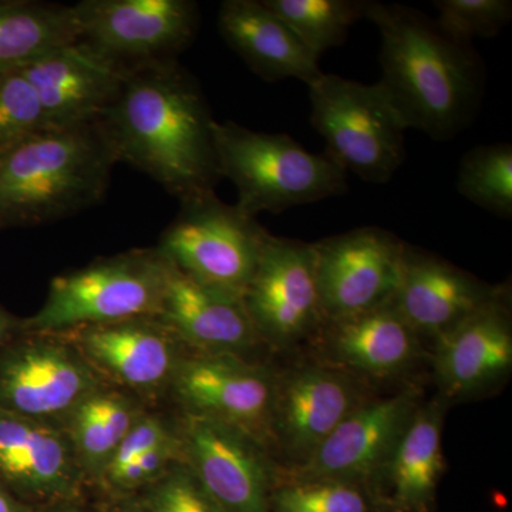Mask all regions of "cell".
<instances>
[{
    "mask_svg": "<svg viewBox=\"0 0 512 512\" xmlns=\"http://www.w3.org/2000/svg\"><path fill=\"white\" fill-rule=\"evenodd\" d=\"M20 325H22V320H18L15 316L10 315V313L0 305V352L22 332Z\"/></svg>",
    "mask_w": 512,
    "mask_h": 512,
    "instance_id": "cell-34",
    "label": "cell"
},
{
    "mask_svg": "<svg viewBox=\"0 0 512 512\" xmlns=\"http://www.w3.org/2000/svg\"><path fill=\"white\" fill-rule=\"evenodd\" d=\"M276 372L232 353H185L170 393L181 412L221 421L271 450Z\"/></svg>",
    "mask_w": 512,
    "mask_h": 512,
    "instance_id": "cell-12",
    "label": "cell"
},
{
    "mask_svg": "<svg viewBox=\"0 0 512 512\" xmlns=\"http://www.w3.org/2000/svg\"><path fill=\"white\" fill-rule=\"evenodd\" d=\"M0 484L32 507L83 498L87 487L63 429L2 410Z\"/></svg>",
    "mask_w": 512,
    "mask_h": 512,
    "instance_id": "cell-18",
    "label": "cell"
},
{
    "mask_svg": "<svg viewBox=\"0 0 512 512\" xmlns=\"http://www.w3.org/2000/svg\"><path fill=\"white\" fill-rule=\"evenodd\" d=\"M372 397L365 380L316 357L276 372L272 454L281 467L302 466L349 414Z\"/></svg>",
    "mask_w": 512,
    "mask_h": 512,
    "instance_id": "cell-9",
    "label": "cell"
},
{
    "mask_svg": "<svg viewBox=\"0 0 512 512\" xmlns=\"http://www.w3.org/2000/svg\"><path fill=\"white\" fill-rule=\"evenodd\" d=\"M218 28L225 42L266 82L298 79L309 87L323 76L319 59L264 0H225Z\"/></svg>",
    "mask_w": 512,
    "mask_h": 512,
    "instance_id": "cell-24",
    "label": "cell"
},
{
    "mask_svg": "<svg viewBox=\"0 0 512 512\" xmlns=\"http://www.w3.org/2000/svg\"><path fill=\"white\" fill-rule=\"evenodd\" d=\"M365 18L379 29L380 84L406 127L439 141L457 136L473 120L483 86L473 47L407 6L367 2Z\"/></svg>",
    "mask_w": 512,
    "mask_h": 512,
    "instance_id": "cell-2",
    "label": "cell"
},
{
    "mask_svg": "<svg viewBox=\"0 0 512 512\" xmlns=\"http://www.w3.org/2000/svg\"><path fill=\"white\" fill-rule=\"evenodd\" d=\"M434 380L448 403L476 399L507 382L512 370L511 289L433 342Z\"/></svg>",
    "mask_w": 512,
    "mask_h": 512,
    "instance_id": "cell-16",
    "label": "cell"
},
{
    "mask_svg": "<svg viewBox=\"0 0 512 512\" xmlns=\"http://www.w3.org/2000/svg\"><path fill=\"white\" fill-rule=\"evenodd\" d=\"M99 510L100 512H147L140 501L137 500L136 495L106 498V503Z\"/></svg>",
    "mask_w": 512,
    "mask_h": 512,
    "instance_id": "cell-35",
    "label": "cell"
},
{
    "mask_svg": "<svg viewBox=\"0 0 512 512\" xmlns=\"http://www.w3.org/2000/svg\"><path fill=\"white\" fill-rule=\"evenodd\" d=\"M212 131L221 177L237 187L235 205L249 217L348 190V173L332 157L311 153L288 134L259 133L234 121H215Z\"/></svg>",
    "mask_w": 512,
    "mask_h": 512,
    "instance_id": "cell-4",
    "label": "cell"
},
{
    "mask_svg": "<svg viewBox=\"0 0 512 512\" xmlns=\"http://www.w3.org/2000/svg\"><path fill=\"white\" fill-rule=\"evenodd\" d=\"M119 163L130 164L184 201L221 180L215 120L200 84L177 60L127 67L100 117Z\"/></svg>",
    "mask_w": 512,
    "mask_h": 512,
    "instance_id": "cell-1",
    "label": "cell"
},
{
    "mask_svg": "<svg viewBox=\"0 0 512 512\" xmlns=\"http://www.w3.org/2000/svg\"><path fill=\"white\" fill-rule=\"evenodd\" d=\"M181 463L224 512H269V498L281 464L251 434L181 412L175 421Z\"/></svg>",
    "mask_w": 512,
    "mask_h": 512,
    "instance_id": "cell-10",
    "label": "cell"
},
{
    "mask_svg": "<svg viewBox=\"0 0 512 512\" xmlns=\"http://www.w3.org/2000/svg\"><path fill=\"white\" fill-rule=\"evenodd\" d=\"M313 247L323 318L356 315L392 301L406 249L392 232L357 228Z\"/></svg>",
    "mask_w": 512,
    "mask_h": 512,
    "instance_id": "cell-15",
    "label": "cell"
},
{
    "mask_svg": "<svg viewBox=\"0 0 512 512\" xmlns=\"http://www.w3.org/2000/svg\"><path fill=\"white\" fill-rule=\"evenodd\" d=\"M45 127L39 96L25 74L0 72V156Z\"/></svg>",
    "mask_w": 512,
    "mask_h": 512,
    "instance_id": "cell-30",
    "label": "cell"
},
{
    "mask_svg": "<svg viewBox=\"0 0 512 512\" xmlns=\"http://www.w3.org/2000/svg\"><path fill=\"white\" fill-rule=\"evenodd\" d=\"M311 342L316 359L367 383L404 376L424 356L423 340L390 302L372 311L323 320Z\"/></svg>",
    "mask_w": 512,
    "mask_h": 512,
    "instance_id": "cell-20",
    "label": "cell"
},
{
    "mask_svg": "<svg viewBox=\"0 0 512 512\" xmlns=\"http://www.w3.org/2000/svg\"><path fill=\"white\" fill-rule=\"evenodd\" d=\"M311 123L326 154L369 183H387L402 167L406 127L382 84L325 74L309 86Z\"/></svg>",
    "mask_w": 512,
    "mask_h": 512,
    "instance_id": "cell-6",
    "label": "cell"
},
{
    "mask_svg": "<svg viewBox=\"0 0 512 512\" xmlns=\"http://www.w3.org/2000/svg\"><path fill=\"white\" fill-rule=\"evenodd\" d=\"M170 259L160 248L133 249L101 258L52 279L42 308L22 320L30 333H60L82 326L156 316Z\"/></svg>",
    "mask_w": 512,
    "mask_h": 512,
    "instance_id": "cell-5",
    "label": "cell"
},
{
    "mask_svg": "<svg viewBox=\"0 0 512 512\" xmlns=\"http://www.w3.org/2000/svg\"><path fill=\"white\" fill-rule=\"evenodd\" d=\"M434 5L439 10L434 22L441 32L468 45L474 37L497 35L512 16L510 0H439Z\"/></svg>",
    "mask_w": 512,
    "mask_h": 512,
    "instance_id": "cell-31",
    "label": "cell"
},
{
    "mask_svg": "<svg viewBox=\"0 0 512 512\" xmlns=\"http://www.w3.org/2000/svg\"><path fill=\"white\" fill-rule=\"evenodd\" d=\"M457 191L483 210L511 218V144H488L468 151L458 168Z\"/></svg>",
    "mask_w": 512,
    "mask_h": 512,
    "instance_id": "cell-29",
    "label": "cell"
},
{
    "mask_svg": "<svg viewBox=\"0 0 512 512\" xmlns=\"http://www.w3.org/2000/svg\"><path fill=\"white\" fill-rule=\"evenodd\" d=\"M74 10L82 40L126 67L177 60L200 25L191 0H84Z\"/></svg>",
    "mask_w": 512,
    "mask_h": 512,
    "instance_id": "cell-13",
    "label": "cell"
},
{
    "mask_svg": "<svg viewBox=\"0 0 512 512\" xmlns=\"http://www.w3.org/2000/svg\"><path fill=\"white\" fill-rule=\"evenodd\" d=\"M103 377L62 333L20 332L0 352V410L62 429Z\"/></svg>",
    "mask_w": 512,
    "mask_h": 512,
    "instance_id": "cell-8",
    "label": "cell"
},
{
    "mask_svg": "<svg viewBox=\"0 0 512 512\" xmlns=\"http://www.w3.org/2000/svg\"><path fill=\"white\" fill-rule=\"evenodd\" d=\"M451 404L439 393L420 404L370 484L377 512H434L446 473L443 429Z\"/></svg>",
    "mask_w": 512,
    "mask_h": 512,
    "instance_id": "cell-22",
    "label": "cell"
},
{
    "mask_svg": "<svg viewBox=\"0 0 512 512\" xmlns=\"http://www.w3.org/2000/svg\"><path fill=\"white\" fill-rule=\"evenodd\" d=\"M421 403L423 392L417 386L383 399L372 397L349 414L306 463L281 467L282 471L296 477L349 481L369 491Z\"/></svg>",
    "mask_w": 512,
    "mask_h": 512,
    "instance_id": "cell-17",
    "label": "cell"
},
{
    "mask_svg": "<svg viewBox=\"0 0 512 512\" xmlns=\"http://www.w3.org/2000/svg\"><path fill=\"white\" fill-rule=\"evenodd\" d=\"M30 512H100V510H93L92 507L84 503L83 498H77V500H60L35 505Z\"/></svg>",
    "mask_w": 512,
    "mask_h": 512,
    "instance_id": "cell-33",
    "label": "cell"
},
{
    "mask_svg": "<svg viewBox=\"0 0 512 512\" xmlns=\"http://www.w3.org/2000/svg\"><path fill=\"white\" fill-rule=\"evenodd\" d=\"M180 204L158 248L194 281L242 298L271 234L215 191Z\"/></svg>",
    "mask_w": 512,
    "mask_h": 512,
    "instance_id": "cell-7",
    "label": "cell"
},
{
    "mask_svg": "<svg viewBox=\"0 0 512 512\" xmlns=\"http://www.w3.org/2000/svg\"><path fill=\"white\" fill-rule=\"evenodd\" d=\"M319 59L345 43L350 28L365 18L367 2L353 0H264Z\"/></svg>",
    "mask_w": 512,
    "mask_h": 512,
    "instance_id": "cell-27",
    "label": "cell"
},
{
    "mask_svg": "<svg viewBox=\"0 0 512 512\" xmlns=\"http://www.w3.org/2000/svg\"><path fill=\"white\" fill-rule=\"evenodd\" d=\"M156 318L190 352L245 357L261 345L242 298L194 281L171 261Z\"/></svg>",
    "mask_w": 512,
    "mask_h": 512,
    "instance_id": "cell-23",
    "label": "cell"
},
{
    "mask_svg": "<svg viewBox=\"0 0 512 512\" xmlns=\"http://www.w3.org/2000/svg\"><path fill=\"white\" fill-rule=\"evenodd\" d=\"M42 104L46 127L100 120L119 93L127 67L80 39L20 67Z\"/></svg>",
    "mask_w": 512,
    "mask_h": 512,
    "instance_id": "cell-19",
    "label": "cell"
},
{
    "mask_svg": "<svg viewBox=\"0 0 512 512\" xmlns=\"http://www.w3.org/2000/svg\"><path fill=\"white\" fill-rule=\"evenodd\" d=\"M136 497L147 512H224L181 461Z\"/></svg>",
    "mask_w": 512,
    "mask_h": 512,
    "instance_id": "cell-32",
    "label": "cell"
},
{
    "mask_svg": "<svg viewBox=\"0 0 512 512\" xmlns=\"http://www.w3.org/2000/svg\"><path fill=\"white\" fill-rule=\"evenodd\" d=\"M82 353L104 382L151 402L170 392L171 380L188 352L154 316L82 326L60 332Z\"/></svg>",
    "mask_w": 512,
    "mask_h": 512,
    "instance_id": "cell-14",
    "label": "cell"
},
{
    "mask_svg": "<svg viewBox=\"0 0 512 512\" xmlns=\"http://www.w3.org/2000/svg\"><path fill=\"white\" fill-rule=\"evenodd\" d=\"M80 39L74 6L0 0V72L20 69Z\"/></svg>",
    "mask_w": 512,
    "mask_h": 512,
    "instance_id": "cell-26",
    "label": "cell"
},
{
    "mask_svg": "<svg viewBox=\"0 0 512 512\" xmlns=\"http://www.w3.org/2000/svg\"><path fill=\"white\" fill-rule=\"evenodd\" d=\"M117 163L99 120L42 128L0 156V229L52 224L94 207Z\"/></svg>",
    "mask_w": 512,
    "mask_h": 512,
    "instance_id": "cell-3",
    "label": "cell"
},
{
    "mask_svg": "<svg viewBox=\"0 0 512 512\" xmlns=\"http://www.w3.org/2000/svg\"><path fill=\"white\" fill-rule=\"evenodd\" d=\"M269 512H377L363 485L333 478L291 476L279 470Z\"/></svg>",
    "mask_w": 512,
    "mask_h": 512,
    "instance_id": "cell-28",
    "label": "cell"
},
{
    "mask_svg": "<svg viewBox=\"0 0 512 512\" xmlns=\"http://www.w3.org/2000/svg\"><path fill=\"white\" fill-rule=\"evenodd\" d=\"M242 302L264 345L289 350L312 340L325 320L313 244L269 235Z\"/></svg>",
    "mask_w": 512,
    "mask_h": 512,
    "instance_id": "cell-11",
    "label": "cell"
},
{
    "mask_svg": "<svg viewBox=\"0 0 512 512\" xmlns=\"http://www.w3.org/2000/svg\"><path fill=\"white\" fill-rule=\"evenodd\" d=\"M146 410L138 397L106 384L67 416L62 429L87 485L97 487L121 441Z\"/></svg>",
    "mask_w": 512,
    "mask_h": 512,
    "instance_id": "cell-25",
    "label": "cell"
},
{
    "mask_svg": "<svg viewBox=\"0 0 512 512\" xmlns=\"http://www.w3.org/2000/svg\"><path fill=\"white\" fill-rule=\"evenodd\" d=\"M498 289L440 256L406 245L390 305L421 340L434 342L483 308Z\"/></svg>",
    "mask_w": 512,
    "mask_h": 512,
    "instance_id": "cell-21",
    "label": "cell"
},
{
    "mask_svg": "<svg viewBox=\"0 0 512 512\" xmlns=\"http://www.w3.org/2000/svg\"><path fill=\"white\" fill-rule=\"evenodd\" d=\"M32 508V505L23 503L5 485L0 484V512H30Z\"/></svg>",
    "mask_w": 512,
    "mask_h": 512,
    "instance_id": "cell-36",
    "label": "cell"
}]
</instances>
